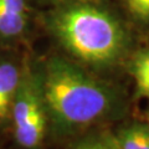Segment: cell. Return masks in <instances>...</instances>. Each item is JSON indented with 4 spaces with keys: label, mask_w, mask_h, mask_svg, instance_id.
<instances>
[{
    "label": "cell",
    "mask_w": 149,
    "mask_h": 149,
    "mask_svg": "<svg viewBox=\"0 0 149 149\" xmlns=\"http://www.w3.org/2000/svg\"><path fill=\"white\" fill-rule=\"evenodd\" d=\"M148 119H149V114H148Z\"/></svg>",
    "instance_id": "obj_11"
},
{
    "label": "cell",
    "mask_w": 149,
    "mask_h": 149,
    "mask_svg": "<svg viewBox=\"0 0 149 149\" xmlns=\"http://www.w3.org/2000/svg\"><path fill=\"white\" fill-rule=\"evenodd\" d=\"M51 30L72 56L96 66L114 62L125 47V34L117 19L95 5L58 10L51 19Z\"/></svg>",
    "instance_id": "obj_2"
},
{
    "label": "cell",
    "mask_w": 149,
    "mask_h": 149,
    "mask_svg": "<svg viewBox=\"0 0 149 149\" xmlns=\"http://www.w3.org/2000/svg\"><path fill=\"white\" fill-rule=\"evenodd\" d=\"M114 137L119 149H149V124L132 123Z\"/></svg>",
    "instance_id": "obj_5"
},
{
    "label": "cell",
    "mask_w": 149,
    "mask_h": 149,
    "mask_svg": "<svg viewBox=\"0 0 149 149\" xmlns=\"http://www.w3.org/2000/svg\"><path fill=\"white\" fill-rule=\"evenodd\" d=\"M70 149H119L116 137L109 133H96L74 142Z\"/></svg>",
    "instance_id": "obj_8"
},
{
    "label": "cell",
    "mask_w": 149,
    "mask_h": 149,
    "mask_svg": "<svg viewBox=\"0 0 149 149\" xmlns=\"http://www.w3.org/2000/svg\"><path fill=\"white\" fill-rule=\"evenodd\" d=\"M41 74L49 123L58 137L108 117L117 107L109 87L65 58H50Z\"/></svg>",
    "instance_id": "obj_1"
},
{
    "label": "cell",
    "mask_w": 149,
    "mask_h": 149,
    "mask_svg": "<svg viewBox=\"0 0 149 149\" xmlns=\"http://www.w3.org/2000/svg\"><path fill=\"white\" fill-rule=\"evenodd\" d=\"M132 73L136 81L137 93L149 98V51L139 52L133 61Z\"/></svg>",
    "instance_id": "obj_7"
},
{
    "label": "cell",
    "mask_w": 149,
    "mask_h": 149,
    "mask_svg": "<svg viewBox=\"0 0 149 149\" xmlns=\"http://www.w3.org/2000/svg\"><path fill=\"white\" fill-rule=\"evenodd\" d=\"M125 3L134 16L149 20V0H125Z\"/></svg>",
    "instance_id": "obj_9"
},
{
    "label": "cell",
    "mask_w": 149,
    "mask_h": 149,
    "mask_svg": "<svg viewBox=\"0 0 149 149\" xmlns=\"http://www.w3.org/2000/svg\"><path fill=\"white\" fill-rule=\"evenodd\" d=\"M11 116L19 146L25 149L40 148L49 124L41 71L25 68L20 73Z\"/></svg>",
    "instance_id": "obj_3"
},
{
    "label": "cell",
    "mask_w": 149,
    "mask_h": 149,
    "mask_svg": "<svg viewBox=\"0 0 149 149\" xmlns=\"http://www.w3.org/2000/svg\"><path fill=\"white\" fill-rule=\"evenodd\" d=\"M20 81V71L11 62H0V123L11 114L14 97Z\"/></svg>",
    "instance_id": "obj_4"
},
{
    "label": "cell",
    "mask_w": 149,
    "mask_h": 149,
    "mask_svg": "<svg viewBox=\"0 0 149 149\" xmlns=\"http://www.w3.org/2000/svg\"><path fill=\"white\" fill-rule=\"evenodd\" d=\"M27 14L14 13L0 8V36L15 37L20 35L26 27Z\"/></svg>",
    "instance_id": "obj_6"
},
{
    "label": "cell",
    "mask_w": 149,
    "mask_h": 149,
    "mask_svg": "<svg viewBox=\"0 0 149 149\" xmlns=\"http://www.w3.org/2000/svg\"><path fill=\"white\" fill-rule=\"evenodd\" d=\"M0 8L8 9L14 13L27 14L25 0H0Z\"/></svg>",
    "instance_id": "obj_10"
}]
</instances>
